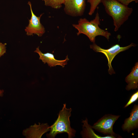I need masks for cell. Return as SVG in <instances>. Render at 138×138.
<instances>
[{"label":"cell","instance_id":"30bf717a","mask_svg":"<svg viewBox=\"0 0 138 138\" xmlns=\"http://www.w3.org/2000/svg\"><path fill=\"white\" fill-rule=\"evenodd\" d=\"M130 116L126 119L122 128L123 131L128 132L138 127V105L135 104L130 113Z\"/></svg>","mask_w":138,"mask_h":138},{"label":"cell","instance_id":"8992f818","mask_svg":"<svg viewBox=\"0 0 138 138\" xmlns=\"http://www.w3.org/2000/svg\"><path fill=\"white\" fill-rule=\"evenodd\" d=\"M28 4L30 6L31 17L30 19H29L28 25L25 29L26 34L28 36H33L34 34L41 37L45 32V28L40 21L41 18L43 13L41 14L39 17L37 16L33 12L31 2L29 1Z\"/></svg>","mask_w":138,"mask_h":138},{"label":"cell","instance_id":"6da1fadb","mask_svg":"<svg viewBox=\"0 0 138 138\" xmlns=\"http://www.w3.org/2000/svg\"><path fill=\"white\" fill-rule=\"evenodd\" d=\"M100 25V18L97 11L95 18L89 21L85 18H81L78 21L77 24H73V26L77 29L78 36L83 34L87 36L90 41L95 43L96 37L98 36H103L109 40L111 33L107 30L101 29L99 27Z\"/></svg>","mask_w":138,"mask_h":138},{"label":"cell","instance_id":"e0dca14e","mask_svg":"<svg viewBox=\"0 0 138 138\" xmlns=\"http://www.w3.org/2000/svg\"><path fill=\"white\" fill-rule=\"evenodd\" d=\"M121 4L128 6L129 4L132 2H134L136 3L138 2V0H116Z\"/></svg>","mask_w":138,"mask_h":138},{"label":"cell","instance_id":"277c9868","mask_svg":"<svg viewBox=\"0 0 138 138\" xmlns=\"http://www.w3.org/2000/svg\"><path fill=\"white\" fill-rule=\"evenodd\" d=\"M135 45L134 43H132L127 46L121 47L119 44H116L108 49H105L101 48L95 43H94L90 45V48L95 51L102 53L106 56L108 62V72L109 74L111 75L115 73L111 64L115 56L120 52L128 50L132 47H134Z\"/></svg>","mask_w":138,"mask_h":138},{"label":"cell","instance_id":"3957f363","mask_svg":"<svg viewBox=\"0 0 138 138\" xmlns=\"http://www.w3.org/2000/svg\"><path fill=\"white\" fill-rule=\"evenodd\" d=\"M72 110L71 108H66V103L63 104L62 110L59 111L57 119L50 126V132L46 134L47 137L54 138L57 134L64 133L68 134V138L75 136L76 131L71 127L70 120Z\"/></svg>","mask_w":138,"mask_h":138},{"label":"cell","instance_id":"2e32d148","mask_svg":"<svg viewBox=\"0 0 138 138\" xmlns=\"http://www.w3.org/2000/svg\"><path fill=\"white\" fill-rule=\"evenodd\" d=\"M6 43L0 42V57L4 55L6 51Z\"/></svg>","mask_w":138,"mask_h":138},{"label":"cell","instance_id":"52a82bcc","mask_svg":"<svg viewBox=\"0 0 138 138\" xmlns=\"http://www.w3.org/2000/svg\"><path fill=\"white\" fill-rule=\"evenodd\" d=\"M63 4L65 13L73 17L82 16L86 6L85 0H65Z\"/></svg>","mask_w":138,"mask_h":138},{"label":"cell","instance_id":"7a4b0ae2","mask_svg":"<svg viewBox=\"0 0 138 138\" xmlns=\"http://www.w3.org/2000/svg\"><path fill=\"white\" fill-rule=\"evenodd\" d=\"M106 13L112 18L115 28L118 31L129 19L133 11L132 8L124 5L116 0H101Z\"/></svg>","mask_w":138,"mask_h":138},{"label":"cell","instance_id":"9c48e42d","mask_svg":"<svg viewBox=\"0 0 138 138\" xmlns=\"http://www.w3.org/2000/svg\"><path fill=\"white\" fill-rule=\"evenodd\" d=\"M50 129L47 123L39 125L35 123L23 131V134L27 138H41L44 134L50 130Z\"/></svg>","mask_w":138,"mask_h":138},{"label":"cell","instance_id":"7c38bea8","mask_svg":"<svg viewBox=\"0 0 138 138\" xmlns=\"http://www.w3.org/2000/svg\"><path fill=\"white\" fill-rule=\"evenodd\" d=\"M82 122L83 123V130L81 132L83 137L98 138H114L115 136L108 135L105 136H101L96 134L92 129L91 126L88 123V120L86 118L85 120H83Z\"/></svg>","mask_w":138,"mask_h":138},{"label":"cell","instance_id":"5b68a950","mask_svg":"<svg viewBox=\"0 0 138 138\" xmlns=\"http://www.w3.org/2000/svg\"><path fill=\"white\" fill-rule=\"evenodd\" d=\"M120 116L111 114H106L95 123L91 127L104 134L115 136L116 135L113 131V126Z\"/></svg>","mask_w":138,"mask_h":138},{"label":"cell","instance_id":"5bb4252c","mask_svg":"<svg viewBox=\"0 0 138 138\" xmlns=\"http://www.w3.org/2000/svg\"><path fill=\"white\" fill-rule=\"evenodd\" d=\"M101 0H87V2L90 5L89 10L88 14L91 16L94 13L98 6L101 3Z\"/></svg>","mask_w":138,"mask_h":138},{"label":"cell","instance_id":"ba28073f","mask_svg":"<svg viewBox=\"0 0 138 138\" xmlns=\"http://www.w3.org/2000/svg\"><path fill=\"white\" fill-rule=\"evenodd\" d=\"M34 52L38 53L39 56V59L41 60L44 64L47 63L50 67L55 66L58 65L64 67L67 64V62L69 60L68 55L65 59L58 60L54 58L52 54L47 52L45 53H42L40 50L39 47L36 48Z\"/></svg>","mask_w":138,"mask_h":138},{"label":"cell","instance_id":"ac0fdd59","mask_svg":"<svg viewBox=\"0 0 138 138\" xmlns=\"http://www.w3.org/2000/svg\"><path fill=\"white\" fill-rule=\"evenodd\" d=\"M3 90H0V96H3Z\"/></svg>","mask_w":138,"mask_h":138},{"label":"cell","instance_id":"8fae6325","mask_svg":"<svg viewBox=\"0 0 138 138\" xmlns=\"http://www.w3.org/2000/svg\"><path fill=\"white\" fill-rule=\"evenodd\" d=\"M125 80L128 84L125 88L129 90L138 88V63H136L131 70L130 73L125 78Z\"/></svg>","mask_w":138,"mask_h":138},{"label":"cell","instance_id":"9a60e30c","mask_svg":"<svg viewBox=\"0 0 138 138\" xmlns=\"http://www.w3.org/2000/svg\"><path fill=\"white\" fill-rule=\"evenodd\" d=\"M138 99V91H137L134 93L131 96L129 101L124 106L126 108L131 104L136 101Z\"/></svg>","mask_w":138,"mask_h":138},{"label":"cell","instance_id":"4fadbf2b","mask_svg":"<svg viewBox=\"0 0 138 138\" xmlns=\"http://www.w3.org/2000/svg\"><path fill=\"white\" fill-rule=\"evenodd\" d=\"M44 2L45 5L53 8L58 9L61 8L65 0H42Z\"/></svg>","mask_w":138,"mask_h":138}]
</instances>
